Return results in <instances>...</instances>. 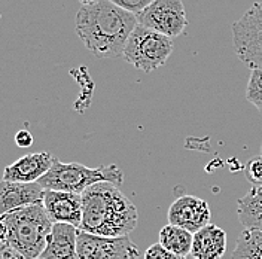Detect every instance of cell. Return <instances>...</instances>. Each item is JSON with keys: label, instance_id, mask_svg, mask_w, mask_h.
I'll list each match as a JSON object with an SVG mask.
<instances>
[{"label": "cell", "instance_id": "e0dca14e", "mask_svg": "<svg viewBox=\"0 0 262 259\" xmlns=\"http://www.w3.org/2000/svg\"><path fill=\"white\" fill-rule=\"evenodd\" d=\"M232 259H262V231L245 229L235 242Z\"/></svg>", "mask_w": 262, "mask_h": 259}, {"label": "cell", "instance_id": "3957f363", "mask_svg": "<svg viewBox=\"0 0 262 259\" xmlns=\"http://www.w3.org/2000/svg\"><path fill=\"white\" fill-rule=\"evenodd\" d=\"M52 221L43 204H33L0 216V242L24 259H39L48 242Z\"/></svg>", "mask_w": 262, "mask_h": 259}, {"label": "cell", "instance_id": "6da1fadb", "mask_svg": "<svg viewBox=\"0 0 262 259\" xmlns=\"http://www.w3.org/2000/svg\"><path fill=\"white\" fill-rule=\"evenodd\" d=\"M136 27V15L111 0L82 5L76 14V33L85 48L98 58L122 57Z\"/></svg>", "mask_w": 262, "mask_h": 259}, {"label": "cell", "instance_id": "d6986e66", "mask_svg": "<svg viewBox=\"0 0 262 259\" xmlns=\"http://www.w3.org/2000/svg\"><path fill=\"white\" fill-rule=\"evenodd\" d=\"M246 179L252 183V186L262 185V155L252 157L245 165Z\"/></svg>", "mask_w": 262, "mask_h": 259}, {"label": "cell", "instance_id": "484cf974", "mask_svg": "<svg viewBox=\"0 0 262 259\" xmlns=\"http://www.w3.org/2000/svg\"><path fill=\"white\" fill-rule=\"evenodd\" d=\"M39 259H40V258H39Z\"/></svg>", "mask_w": 262, "mask_h": 259}, {"label": "cell", "instance_id": "8fae6325", "mask_svg": "<svg viewBox=\"0 0 262 259\" xmlns=\"http://www.w3.org/2000/svg\"><path fill=\"white\" fill-rule=\"evenodd\" d=\"M55 157L49 152H34L21 157L19 160L5 167L2 180L16 183H33L43 178L54 164Z\"/></svg>", "mask_w": 262, "mask_h": 259}, {"label": "cell", "instance_id": "ac0fdd59", "mask_svg": "<svg viewBox=\"0 0 262 259\" xmlns=\"http://www.w3.org/2000/svg\"><path fill=\"white\" fill-rule=\"evenodd\" d=\"M246 98L262 112V69H253L246 88Z\"/></svg>", "mask_w": 262, "mask_h": 259}, {"label": "cell", "instance_id": "9c48e42d", "mask_svg": "<svg viewBox=\"0 0 262 259\" xmlns=\"http://www.w3.org/2000/svg\"><path fill=\"white\" fill-rule=\"evenodd\" d=\"M212 213L206 200L195 195H180L168 209V224L183 228L192 234L210 225Z\"/></svg>", "mask_w": 262, "mask_h": 259}, {"label": "cell", "instance_id": "ffe728a7", "mask_svg": "<svg viewBox=\"0 0 262 259\" xmlns=\"http://www.w3.org/2000/svg\"><path fill=\"white\" fill-rule=\"evenodd\" d=\"M111 2L115 3L116 6L125 9L127 12L137 15V14H140L143 9H146L147 6H149L152 2H155V0H111Z\"/></svg>", "mask_w": 262, "mask_h": 259}, {"label": "cell", "instance_id": "7a4b0ae2", "mask_svg": "<svg viewBox=\"0 0 262 259\" xmlns=\"http://www.w3.org/2000/svg\"><path fill=\"white\" fill-rule=\"evenodd\" d=\"M137 209L119 186L100 182L82 194L79 229L98 237H127L137 227Z\"/></svg>", "mask_w": 262, "mask_h": 259}, {"label": "cell", "instance_id": "ba28073f", "mask_svg": "<svg viewBox=\"0 0 262 259\" xmlns=\"http://www.w3.org/2000/svg\"><path fill=\"white\" fill-rule=\"evenodd\" d=\"M78 259H139L130 237H98L78 229Z\"/></svg>", "mask_w": 262, "mask_h": 259}, {"label": "cell", "instance_id": "2e32d148", "mask_svg": "<svg viewBox=\"0 0 262 259\" xmlns=\"http://www.w3.org/2000/svg\"><path fill=\"white\" fill-rule=\"evenodd\" d=\"M158 243L167 250H170L171 253L186 258L188 255H191V250H192L194 234L183 228L168 224L161 228Z\"/></svg>", "mask_w": 262, "mask_h": 259}, {"label": "cell", "instance_id": "8992f818", "mask_svg": "<svg viewBox=\"0 0 262 259\" xmlns=\"http://www.w3.org/2000/svg\"><path fill=\"white\" fill-rule=\"evenodd\" d=\"M237 57L253 69H262V0L253 3L232 26Z\"/></svg>", "mask_w": 262, "mask_h": 259}, {"label": "cell", "instance_id": "5bb4252c", "mask_svg": "<svg viewBox=\"0 0 262 259\" xmlns=\"http://www.w3.org/2000/svg\"><path fill=\"white\" fill-rule=\"evenodd\" d=\"M227 252V232L217 225H207L194 234L191 256L194 259H222Z\"/></svg>", "mask_w": 262, "mask_h": 259}, {"label": "cell", "instance_id": "52a82bcc", "mask_svg": "<svg viewBox=\"0 0 262 259\" xmlns=\"http://www.w3.org/2000/svg\"><path fill=\"white\" fill-rule=\"evenodd\" d=\"M136 18L137 24L170 39L182 34L188 24L182 0H155Z\"/></svg>", "mask_w": 262, "mask_h": 259}, {"label": "cell", "instance_id": "cb8c5ba5", "mask_svg": "<svg viewBox=\"0 0 262 259\" xmlns=\"http://www.w3.org/2000/svg\"><path fill=\"white\" fill-rule=\"evenodd\" d=\"M82 5H91V3H96L98 0H79Z\"/></svg>", "mask_w": 262, "mask_h": 259}, {"label": "cell", "instance_id": "30bf717a", "mask_svg": "<svg viewBox=\"0 0 262 259\" xmlns=\"http://www.w3.org/2000/svg\"><path fill=\"white\" fill-rule=\"evenodd\" d=\"M42 204L52 224H69L79 229L82 222V195L45 191Z\"/></svg>", "mask_w": 262, "mask_h": 259}, {"label": "cell", "instance_id": "277c9868", "mask_svg": "<svg viewBox=\"0 0 262 259\" xmlns=\"http://www.w3.org/2000/svg\"><path fill=\"white\" fill-rule=\"evenodd\" d=\"M100 182H109L121 186L124 183V173L115 164L91 168L79 162H61L55 158L51 170L43 178L39 179L37 183L45 191L82 195L90 186Z\"/></svg>", "mask_w": 262, "mask_h": 259}, {"label": "cell", "instance_id": "7c38bea8", "mask_svg": "<svg viewBox=\"0 0 262 259\" xmlns=\"http://www.w3.org/2000/svg\"><path fill=\"white\" fill-rule=\"evenodd\" d=\"M45 189L37 183H16L0 180V216L18 209L40 204Z\"/></svg>", "mask_w": 262, "mask_h": 259}, {"label": "cell", "instance_id": "603a6c76", "mask_svg": "<svg viewBox=\"0 0 262 259\" xmlns=\"http://www.w3.org/2000/svg\"><path fill=\"white\" fill-rule=\"evenodd\" d=\"M0 259H24L18 252H15L12 247L8 244L0 242Z\"/></svg>", "mask_w": 262, "mask_h": 259}, {"label": "cell", "instance_id": "7402d4cb", "mask_svg": "<svg viewBox=\"0 0 262 259\" xmlns=\"http://www.w3.org/2000/svg\"><path fill=\"white\" fill-rule=\"evenodd\" d=\"M33 136L29 130H19L15 134V143L18 147H30L33 145Z\"/></svg>", "mask_w": 262, "mask_h": 259}, {"label": "cell", "instance_id": "4fadbf2b", "mask_svg": "<svg viewBox=\"0 0 262 259\" xmlns=\"http://www.w3.org/2000/svg\"><path fill=\"white\" fill-rule=\"evenodd\" d=\"M40 259H78V228L54 224Z\"/></svg>", "mask_w": 262, "mask_h": 259}, {"label": "cell", "instance_id": "d4e9b609", "mask_svg": "<svg viewBox=\"0 0 262 259\" xmlns=\"http://www.w3.org/2000/svg\"><path fill=\"white\" fill-rule=\"evenodd\" d=\"M261 155H262V145H261Z\"/></svg>", "mask_w": 262, "mask_h": 259}, {"label": "cell", "instance_id": "9a60e30c", "mask_svg": "<svg viewBox=\"0 0 262 259\" xmlns=\"http://www.w3.org/2000/svg\"><path fill=\"white\" fill-rule=\"evenodd\" d=\"M237 214L245 229L262 231V185L252 189L237 201Z\"/></svg>", "mask_w": 262, "mask_h": 259}, {"label": "cell", "instance_id": "5b68a950", "mask_svg": "<svg viewBox=\"0 0 262 259\" xmlns=\"http://www.w3.org/2000/svg\"><path fill=\"white\" fill-rule=\"evenodd\" d=\"M171 52L173 40L170 37L137 24L127 42L124 58L139 70L152 72L165 64Z\"/></svg>", "mask_w": 262, "mask_h": 259}, {"label": "cell", "instance_id": "44dd1931", "mask_svg": "<svg viewBox=\"0 0 262 259\" xmlns=\"http://www.w3.org/2000/svg\"><path fill=\"white\" fill-rule=\"evenodd\" d=\"M145 259H186L179 255L171 253L170 250H167L165 247H163L160 243L152 244L145 253Z\"/></svg>", "mask_w": 262, "mask_h": 259}]
</instances>
